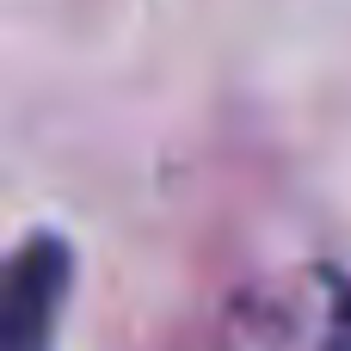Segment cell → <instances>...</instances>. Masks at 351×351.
<instances>
[{"label":"cell","instance_id":"cell-1","mask_svg":"<svg viewBox=\"0 0 351 351\" xmlns=\"http://www.w3.org/2000/svg\"><path fill=\"white\" fill-rule=\"evenodd\" d=\"M62 278H68V259L56 241H31L12 265V284H6V351H43L49 346V327H56V308H62Z\"/></svg>","mask_w":351,"mask_h":351}]
</instances>
